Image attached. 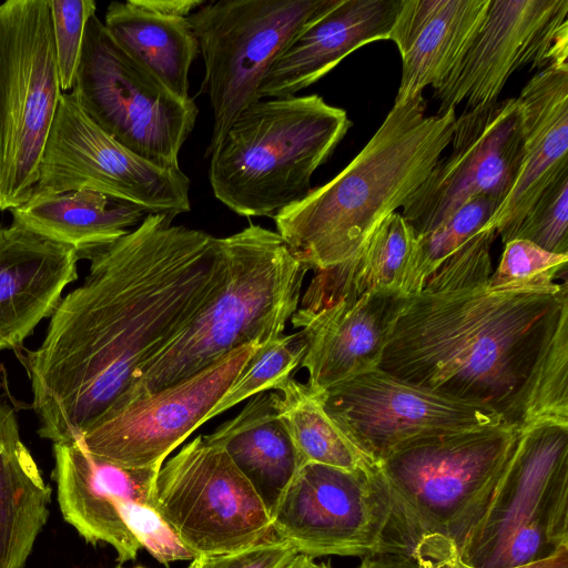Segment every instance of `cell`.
<instances>
[{"mask_svg": "<svg viewBox=\"0 0 568 568\" xmlns=\"http://www.w3.org/2000/svg\"><path fill=\"white\" fill-rule=\"evenodd\" d=\"M173 219L148 213L83 255L89 274L60 301L42 343L22 356L40 437L81 438L222 288L223 239Z\"/></svg>", "mask_w": 568, "mask_h": 568, "instance_id": "1", "label": "cell"}, {"mask_svg": "<svg viewBox=\"0 0 568 568\" xmlns=\"http://www.w3.org/2000/svg\"><path fill=\"white\" fill-rule=\"evenodd\" d=\"M378 368L485 406L519 432L568 424V286L419 292Z\"/></svg>", "mask_w": 568, "mask_h": 568, "instance_id": "2", "label": "cell"}, {"mask_svg": "<svg viewBox=\"0 0 568 568\" xmlns=\"http://www.w3.org/2000/svg\"><path fill=\"white\" fill-rule=\"evenodd\" d=\"M455 110L426 115L423 94L394 102L377 131L335 178L274 215L276 232L308 271L354 257L417 191L450 144Z\"/></svg>", "mask_w": 568, "mask_h": 568, "instance_id": "3", "label": "cell"}, {"mask_svg": "<svg viewBox=\"0 0 568 568\" xmlns=\"http://www.w3.org/2000/svg\"><path fill=\"white\" fill-rule=\"evenodd\" d=\"M519 435L505 424L436 435L381 462L393 505L389 551L447 568L484 511Z\"/></svg>", "mask_w": 568, "mask_h": 568, "instance_id": "4", "label": "cell"}, {"mask_svg": "<svg viewBox=\"0 0 568 568\" xmlns=\"http://www.w3.org/2000/svg\"><path fill=\"white\" fill-rule=\"evenodd\" d=\"M222 239L227 262L222 288L116 405L187 378L243 345L283 335L308 270L276 231L250 224Z\"/></svg>", "mask_w": 568, "mask_h": 568, "instance_id": "5", "label": "cell"}, {"mask_svg": "<svg viewBox=\"0 0 568 568\" xmlns=\"http://www.w3.org/2000/svg\"><path fill=\"white\" fill-rule=\"evenodd\" d=\"M352 126L318 94L258 100L211 155L214 196L241 216H273L305 197L311 179Z\"/></svg>", "mask_w": 568, "mask_h": 568, "instance_id": "6", "label": "cell"}, {"mask_svg": "<svg viewBox=\"0 0 568 568\" xmlns=\"http://www.w3.org/2000/svg\"><path fill=\"white\" fill-rule=\"evenodd\" d=\"M568 546V424L520 432L516 449L457 558L469 568H511Z\"/></svg>", "mask_w": 568, "mask_h": 568, "instance_id": "7", "label": "cell"}, {"mask_svg": "<svg viewBox=\"0 0 568 568\" xmlns=\"http://www.w3.org/2000/svg\"><path fill=\"white\" fill-rule=\"evenodd\" d=\"M48 0L0 4V211L30 199L62 94Z\"/></svg>", "mask_w": 568, "mask_h": 568, "instance_id": "8", "label": "cell"}, {"mask_svg": "<svg viewBox=\"0 0 568 568\" xmlns=\"http://www.w3.org/2000/svg\"><path fill=\"white\" fill-rule=\"evenodd\" d=\"M338 0L209 1L186 19L205 68L204 89L213 110L206 149L211 156L227 130L251 104L288 43Z\"/></svg>", "mask_w": 568, "mask_h": 568, "instance_id": "9", "label": "cell"}, {"mask_svg": "<svg viewBox=\"0 0 568 568\" xmlns=\"http://www.w3.org/2000/svg\"><path fill=\"white\" fill-rule=\"evenodd\" d=\"M71 93L89 119L118 143L164 169L179 152L199 110L131 59L93 14L85 27Z\"/></svg>", "mask_w": 568, "mask_h": 568, "instance_id": "10", "label": "cell"}, {"mask_svg": "<svg viewBox=\"0 0 568 568\" xmlns=\"http://www.w3.org/2000/svg\"><path fill=\"white\" fill-rule=\"evenodd\" d=\"M154 508L196 558L237 551L273 535L253 486L203 435L163 463Z\"/></svg>", "mask_w": 568, "mask_h": 568, "instance_id": "11", "label": "cell"}, {"mask_svg": "<svg viewBox=\"0 0 568 568\" xmlns=\"http://www.w3.org/2000/svg\"><path fill=\"white\" fill-rule=\"evenodd\" d=\"M190 187L181 169L160 168L134 154L94 124L71 92H64L31 196L87 189L175 217L191 210Z\"/></svg>", "mask_w": 568, "mask_h": 568, "instance_id": "12", "label": "cell"}, {"mask_svg": "<svg viewBox=\"0 0 568 568\" xmlns=\"http://www.w3.org/2000/svg\"><path fill=\"white\" fill-rule=\"evenodd\" d=\"M393 505L378 469L307 463L271 514L276 537L310 558L388 551Z\"/></svg>", "mask_w": 568, "mask_h": 568, "instance_id": "13", "label": "cell"}, {"mask_svg": "<svg viewBox=\"0 0 568 568\" xmlns=\"http://www.w3.org/2000/svg\"><path fill=\"white\" fill-rule=\"evenodd\" d=\"M263 345H243L200 372L123 402L102 415L80 443L122 468L161 467L205 419Z\"/></svg>", "mask_w": 568, "mask_h": 568, "instance_id": "14", "label": "cell"}, {"mask_svg": "<svg viewBox=\"0 0 568 568\" xmlns=\"http://www.w3.org/2000/svg\"><path fill=\"white\" fill-rule=\"evenodd\" d=\"M568 0H489L484 18L449 73L434 89L436 114L498 101L525 67L567 63Z\"/></svg>", "mask_w": 568, "mask_h": 568, "instance_id": "15", "label": "cell"}, {"mask_svg": "<svg viewBox=\"0 0 568 568\" xmlns=\"http://www.w3.org/2000/svg\"><path fill=\"white\" fill-rule=\"evenodd\" d=\"M450 144L452 152L437 161L402 207L400 214L416 236L429 232L475 197L504 202L524 158L517 99L465 109L456 116Z\"/></svg>", "mask_w": 568, "mask_h": 568, "instance_id": "16", "label": "cell"}, {"mask_svg": "<svg viewBox=\"0 0 568 568\" xmlns=\"http://www.w3.org/2000/svg\"><path fill=\"white\" fill-rule=\"evenodd\" d=\"M323 399L329 416L377 465L420 438L504 425L485 406L414 385L381 368L328 388Z\"/></svg>", "mask_w": 568, "mask_h": 568, "instance_id": "17", "label": "cell"}, {"mask_svg": "<svg viewBox=\"0 0 568 568\" xmlns=\"http://www.w3.org/2000/svg\"><path fill=\"white\" fill-rule=\"evenodd\" d=\"M52 478L63 519L90 544L104 542L120 562L134 560L142 548L120 513L121 500L154 506L161 467L122 468L90 454L80 440L53 444Z\"/></svg>", "mask_w": 568, "mask_h": 568, "instance_id": "18", "label": "cell"}, {"mask_svg": "<svg viewBox=\"0 0 568 568\" xmlns=\"http://www.w3.org/2000/svg\"><path fill=\"white\" fill-rule=\"evenodd\" d=\"M413 295L374 291L321 311L300 308L291 317L306 337L301 366L307 386L324 393L362 373L378 368L395 325Z\"/></svg>", "mask_w": 568, "mask_h": 568, "instance_id": "19", "label": "cell"}, {"mask_svg": "<svg viewBox=\"0 0 568 568\" xmlns=\"http://www.w3.org/2000/svg\"><path fill=\"white\" fill-rule=\"evenodd\" d=\"M78 260L73 247L16 220L0 229V352L20 347L52 315Z\"/></svg>", "mask_w": 568, "mask_h": 568, "instance_id": "20", "label": "cell"}, {"mask_svg": "<svg viewBox=\"0 0 568 568\" xmlns=\"http://www.w3.org/2000/svg\"><path fill=\"white\" fill-rule=\"evenodd\" d=\"M521 114L524 158L518 176L486 227L503 243L542 191L568 171V63L537 72L516 98Z\"/></svg>", "mask_w": 568, "mask_h": 568, "instance_id": "21", "label": "cell"}, {"mask_svg": "<svg viewBox=\"0 0 568 568\" xmlns=\"http://www.w3.org/2000/svg\"><path fill=\"white\" fill-rule=\"evenodd\" d=\"M402 1L338 0L282 51L260 85V99L295 97L353 51L388 40Z\"/></svg>", "mask_w": 568, "mask_h": 568, "instance_id": "22", "label": "cell"}, {"mask_svg": "<svg viewBox=\"0 0 568 568\" xmlns=\"http://www.w3.org/2000/svg\"><path fill=\"white\" fill-rule=\"evenodd\" d=\"M489 0H403L388 40L402 58L395 102L437 87L480 24Z\"/></svg>", "mask_w": 568, "mask_h": 568, "instance_id": "23", "label": "cell"}, {"mask_svg": "<svg viewBox=\"0 0 568 568\" xmlns=\"http://www.w3.org/2000/svg\"><path fill=\"white\" fill-rule=\"evenodd\" d=\"M203 438L229 455L270 515L304 465L271 390L250 397L236 416Z\"/></svg>", "mask_w": 568, "mask_h": 568, "instance_id": "24", "label": "cell"}, {"mask_svg": "<svg viewBox=\"0 0 568 568\" xmlns=\"http://www.w3.org/2000/svg\"><path fill=\"white\" fill-rule=\"evenodd\" d=\"M52 490L0 402V568H23L49 518Z\"/></svg>", "mask_w": 568, "mask_h": 568, "instance_id": "25", "label": "cell"}, {"mask_svg": "<svg viewBox=\"0 0 568 568\" xmlns=\"http://www.w3.org/2000/svg\"><path fill=\"white\" fill-rule=\"evenodd\" d=\"M10 211L13 220L73 247L79 258L115 242L149 213L140 205L87 189L34 195Z\"/></svg>", "mask_w": 568, "mask_h": 568, "instance_id": "26", "label": "cell"}, {"mask_svg": "<svg viewBox=\"0 0 568 568\" xmlns=\"http://www.w3.org/2000/svg\"><path fill=\"white\" fill-rule=\"evenodd\" d=\"M416 242L413 227L400 213L387 216L351 260L314 272L298 308L314 313L374 291H402Z\"/></svg>", "mask_w": 568, "mask_h": 568, "instance_id": "27", "label": "cell"}, {"mask_svg": "<svg viewBox=\"0 0 568 568\" xmlns=\"http://www.w3.org/2000/svg\"><path fill=\"white\" fill-rule=\"evenodd\" d=\"M115 43L172 93L189 99V71L199 44L186 18L166 17L132 3L113 1L105 11Z\"/></svg>", "mask_w": 568, "mask_h": 568, "instance_id": "28", "label": "cell"}, {"mask_svg": "<svg viewBox=\"0 0 568 568\" xmlns=\"http://www.w3.org/2000/svg\"><path fill=\"white\" fill-rule=\"evenodd\" d=\"M274 403L304 464L351 471L378 469L329 416L323 393L292 377L274 390Z\"/></svg>", "mask_w": 568, "mask_h": 568, "instance_id": "29", "label": "cell"}, {"mask_svg": "<svg viewBox=\"0 0 568 568\" xmlns=\"http://www.w3.org/2000/svg\"><path fill=\"white\" fill-rule=\"evenodd\" d=\"M499 206L500 202L489 196L475 197L429 232L416 236L402 292L408 295L422 292L426 280L449 256L484 230Z\"/></svg>", "mask_w": 568, "mask_h": 568, "instance_id": "30", "label": "cell"}, {"mask_svg": "<svg viewBox=\"0 0 568 568\" xmlns=\"http://www.w3.org/2000/svg\"><path fill=\"white\" fill-rule=\"evenodd\" d=\"M305 349L306 337L301 329L263 345L210 412L205 423L258 393L277 390L301 366Z\"/></svg>", "mask_w": 568, "mask_h": 568, "instance_id": "31", "label": "cell"}, {"mask_svg": "<svg viewBox=\"0 0 568 568\" xmlns=\"http://www.w3.org/2000/svg\"><path fill=\"white\" fill-rule=\"evenodd\" d=\"M567 264L568 255L517 239L505 243L500 262L487 284L491 288H545L566 274Z\"/></svg>", "mask_w": 568, "mask_h": 568, "instance_id": "32", "label": "cell"}, {"mask_svg": "<svg viewBox=\"0 0 568 568\" xmlns=\"http://www.w3.org/2000/svg\"><path fill=\"white\" fill-rule=\"evenodd\" d=\"M556 254L568 255V171L539 195L513 233Z\"/></svg>", "mask_w": 568, "mask_h": 568, "instance_id": "33", "label": "cell"}, {"mask_svg": "<svg viewBox=\"0 0 568 568\" xmlns=\"http://www.w3.org/2000/svg\"><path fill=\"white\" fill-rule=\"evenodd\" d=\"M59 78L62 91L72 90L79 65L85 27L95 14L93 0H48Z\"/></svg>", "mask_w": 568, "mask_h": 568, "instance_id": "34", "label": "cell"}, {"mask_svg": "<svg viewBox=\"0 0 568 568\" xmlns=\"http://www.w3.org/2000/svg\"><path fill=\"white\" fill-rule=\"evenodd\" d=\"M496 231L485 227L449 256L425 282L422 292L454 291L485 284L491 274Z\"/></svg>", "mask_w": 568, "mask_h": 568, "instance_id": "35", "label": "cell"}, {"mask_svg": "<svg viewBox=\"0 0 568 568\" xmlns=\"http://www.w3.org/2000/svg\"><path fill=\"white\" fill-rule=\"evenodd\" d=\"M120 513L141 547L160 564L196 559L153 505L121 500Z\"/></svg>", "mask_w": 568, "mask_h": 568, "instance_id": "36", "label": "cell"}, {"mask_svg": "<svg viewBox=\"0 0 568 568\" xmlns=\"http://www.w3.org/2000/svg\"><path fill=\"white\" fill-rule=\"evenodd\" d=\"M297 555L295 548L273 532L237 551L197 558L199 568H282Z\"/></svg>", "mask_w": 568, "mask_h": 568, "instance_id": "37", "label": "cell"}, {"mask_svg": "<svg viewBox=\"0 0 568 568\" xmlns=\"http://www.w3.org/2000/svg\"><path fill=\"white\" fill-rule=\"evenodd\" d=\"M136 7L166 17L187 18L205 3L203 0H131Z\"/></svg>", "mask_w": 568, "mask_h": 568, "instance_id": "38", "label": "cell"}, {"mask_svg": "<svg viewBox=\"0 0 568 568\" xmlns=\"http://www.w3.org/2000/svg\"><path fill=\"white\" fill-rule=\"evenodd\" d=\"M359 568H446L419 564L408 555L400 552H381L364 557Z\"/></svg>", "mask_w": 568, "mask_h": 568, "instance_id": "39", "label": "cell"}, {"mask_svg": "<svg viewBox=\"0 0 568 568\" xmlns=\"http://www.w3.org/2000/svg\"><path fill=\"white\" fill-rule=\"evenodd\" d=\"M447 568H469L455 559ZM511 568H568V546L561 548L552 556Z\"/></svg>", "mask_w": 568, "mask_h": 568, "instance_id": "40", "label": "cell"}, {"mask_svg": "<svg viewBox=\"0 0 568 568\" xmlns=\"http://www.w3.org/2000/svg\"><path fill=\"white\" fill-rule=\"evenodd\" d=\"M313 558L297 554L292 560H290L282 568H308Z\"/></svg>", "mask_w": 568, "mask_h": 568, "instance_id": "41", "label": "cell"}, {"mask_svg": "<svg viewBox=\"0 0 568 568\" xmlns=\"http://www.w3.org/2000/svg\"><path fill=\"white\" fill-rule=\"evenodd\" d=\"M308 568H331V567L324 562L316 564L312 560Z\"/></svg>", "mask_w": 568, "mask_h": 568, "instance_id": "42", "label": "cell"}, {"mask_svg": "<svg viewBox=\"0 0 568 568\" xmlns=\"http://www.w3.org/2000/svg\"><path fill=\"white\" fill-rule=\"evenodd\" d=\"M187 568H199L197 558L192 560Z\"/></svg>", "mask_w": 568, "mask_h": 568, "instance_id": "43", "label": "cell"}, {"mask_svg": "<svg viewBox=\"0 0 568 568\" xmlns=\"http://www.w3.org/2000/svg\"><path fill=\"white\" fill-rule=\"evenodd\" d=\"M116 568H123V567H116ZM134 568H136V567H134Z\"/></svg>", "mask_w": 568, "mask_h": 568, "instance_id": "44", "label": "cell"}, {"mask_svg": "<svg viewBox=\"0 0 568 568\" xmlns=\"http://www.w3.org/2000/svg\"><path fill=\"white\" fill-rule=\"evenodd\" d=\"M136 568H143V567H136Z\"/></svg>", "mask_w": 568, "mask_h": 568, "instance_id": "45", "label": "cell"}]
</instances>
